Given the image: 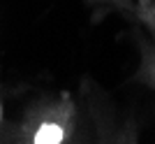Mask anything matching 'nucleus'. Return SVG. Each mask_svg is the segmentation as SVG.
Returning a JSON list of instances; mask_svg holds the SVG:
<instances>
[{"label":"nucleus","instance_id":"obj_1","mask_svg":"<svg viewBox=\"0 0 155 144\" xmlns=\"http://www.w3.org/2000/svg\"><path fill=\"white\" fill-rule=\"evenodd\" d=\"M63 137H65V132L58 123H42L35 132L32 144H60Z\"/></svg>","mask_w":155,"mask_h":144},{"label":"nucleus","instance_id":"obj_2","mask_svg":"<svg viewBox=\"0 0 155 144\" xmlns=\"http://www.w3.org/2000/svg\"><path fill=\"white\" fill-rule=\"evenodd\" d=\"M0 121H2V105H0Z\"/></svg>","mask_w":155,"mask_h":144}]
</instances>
